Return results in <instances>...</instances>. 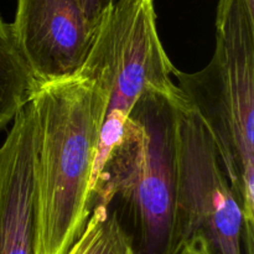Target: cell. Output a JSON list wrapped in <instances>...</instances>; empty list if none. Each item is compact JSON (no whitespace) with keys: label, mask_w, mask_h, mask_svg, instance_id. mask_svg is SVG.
<instances>
[{"label":"cell","mask_w":254,"mask_h":254,"mask_svg":"<svg viewBox=\"0 0 254 254\" xmlns=\"http://www.w3.org/2000/svg\"><path fill=\"white\" fill-rule=\"evenodd\" d=\"M107 103L106 89L81 74L41 84L32 98L36 254H67L86 227Z\"/></svg>","instance_id":"obj_1"},{"label":"cell","mask_w":254,"mask_h":254,"mask_svg":"<svg viewBox=\"0 0 254 254\" xmlns=\"http://www.w3.org/2000/svg\"><path fill=\"white\" fill-rule=\"evenodd\" d=\"M183 98L148 91L129 113L91 190V212L108 206L136 254H178L179 112Z\"/></svg>","instance_id":"obj_2"},{"label":"cell","mask_w":254,"mask_h":254,"mask_svg":"<svg viewBox=\"0 0 254 254\" xmlns=\"http://www.w3.org/2000/svg\"><path fill=\"white\" fill-rule=\"evenodd\" d=\"M174 78L212 136L245 217L254 226V0H220L216 49L200 71Z\"/></svg>","instance_id":"obj_3"},{"label":"cell","mask_w":254,"mask_h":254,"mask_svg":"<svg viewBox=\"0 0 254 254\" xmlns=\"http://www.w3.org/2000/svg\"><path fill=\"white\" fill-rule=\"evenodd\" d=\"M176 69L159 37L154 0H121L102 12L78 73L108 93L92 186L118 143L129 113L145 92L185 99L174 82Z\"/></svg>","instance_id":"obj_4"},{"label":"cell","mask_w":254,"mask_h":254,"mask_svg":"<svg viewBox=\"0 0 254 254\" xmlns=\"http://www.w3.org/2000/svg\"><path fill=\"white\" fill-rule=\"evenodd\" d=\"M176 240L193 236L210 254H254V226L236 198L217 146L189 104L179 112Z\"/></svg>","instance_id":"obj_5"},{"label":"cell","mask_w":254,"mask_h":254,"mask_svg":"<svg viewBox=\"0 0 254 254\" xmlns=\"http://www.w3.org/2000/svg\"><path fill=\"white\" fill-rule=\"evenodd\" d=\"M11 27L41 86L79 73L96 26L87 19L81 0H17Z\"/></svg>","instance_id":"obj_6"},{"label":"cell","mask_w":254,"mask_h":254,"mask_svg":"<svg viewBox=\"0 0 254 254\" xmlns=\"http://www.w3.org/2000/svg\"><path fill=\"white\" fill-rule=\"evenodd\" d=\"M0 145V254H36V126L31 103Z\"/></svg>","instance_id":"obj_7"},{"label":"cell","mask_w":254,"mask_h":254,"mask_svg":"<svg viewBox=\"0 0 254 254\" xmlns=\"http://www.w3.org/2000/svg\"><path fill=\"white\" fill-rule=\"evenodd\" d=\"M40 83L17 46L11 24L0 15V129L31 103Z\"/></svg>","instance_id":"obj_8"},{"label":"cell","mask_w":254,"mask_h":254,"mask_svg":"<svg viewBox=\"0 0 254 254\" xmlns=\"http://www.w3.org/2000/svg\"><path fill=\"white\" fill-rule=\"evenodd\" d=\"M67 254H136L116 213L103 205L92 208L87 225Z\"/></svg>","instance_id":"obj_9"},{"label":"cell","mask_w":254,"mask_h":254,"mask_svg":"<svg viewBox=\"0 0 254 254\" xmlns=\"http://www.w3.org/2000/svg\"><path fill=\"white\" fill-rule=\"evenodd\" d=\"M118 1H121V0H81V4L87 19L89 20L92 25L96 26V22L98 21L102 12Z\"/></svg>","instance_id":"obj_10"},{"label":"cell","mask_w":254,"mask_h":254,"mask_svg":"<svg viewBox=\"0 0 254 254\" xmlns=\"http://www.w3.org/2000/svg\"><path fill=\"white\" fill-rule=\"evenodd\" d=\"M178 254H210V252L205 241L200 236H193L183 246Z\"/></svg>","instance_id":"obj_11"}]
</instances>
